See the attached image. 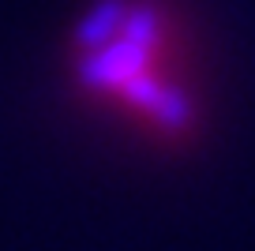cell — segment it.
Wrapping results in <instances>:
<instances>
[{
	"label": "cell",
	"mask_w": 255,
	"mask_h": 251,
	"mask_svg": "<svg viewBox=\"0 0 255 251\" xmlns=\"http://www.w3.org/2000/svg\"><path fill=\"white\" fill-rule=\"evenodd\" d=\"M72 102L154 154H191L210 124L207 71L180 0H90L60 45Z\"/></svg>",
	"instance_id": "obj_1"
}]
</instances>
